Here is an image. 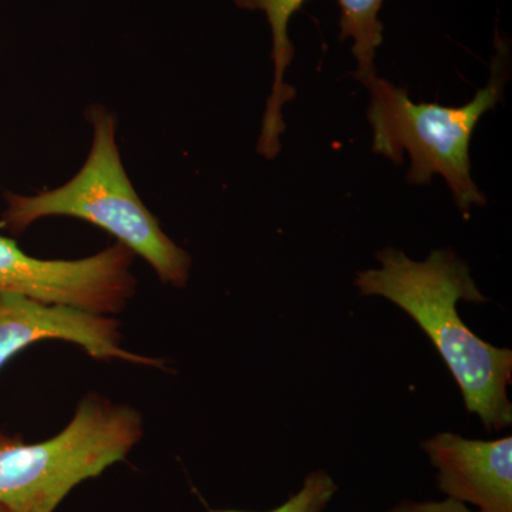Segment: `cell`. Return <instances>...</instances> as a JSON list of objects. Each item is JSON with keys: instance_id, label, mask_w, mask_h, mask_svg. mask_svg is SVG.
Here are the masks:
<instances>
[{"instance_id": "cell-1", "label": "cell", "mask_w": 512, "mask_h": 512, "mask_svg": "<svg viewBox=\"0 0 512 512\" xmlns=\"http://www.w3.org/2000/svg\"><path fill=\"white\" fill-rule=\"evenodd\" d=\"M376 258L380 268L356 275L360 295L382 296L414 320L456 379L467 412L477 414L485 429L510 427L512 352L478 338L458 313V302H487L467 262L450 248L436 249L424 261L396 248L382 249Z\"/></svg>"}, {"instance_id": "cell-2", "label": "cell", "mask_w": 512, "mask_h": 512, "mask_svg": "<svg viewBox=\"0 0 512 512\" xmlns=\"http://www.w3.org/2000/svg\"><path fill=\"white\" fill-rule=\"evenodd\" d=\"M93 127L89 157L72 180L55 190L20 195L5 192L8 208L0 227L22 234L46 217H73L106 229L153 266L164 284L184 286L191 256L178 247L138 197L124 170L116 141V121L100 104L86 111Z\"/></svg>"}, {"instance_id": "cell-3", "label": "cell", "mask_w": 512, "mask_h": 512, "mask_svg": "<svg viewBox=\"0 0 512 512\" xmlns=\"http://www.w3.org/2000/svg\"><path fill=\"white\" fill-rule=\"evenodd\" d=\"M508 73L510 49L497 37L490 80L466 106L414 103L406 89L389 80L379 76L369 80L365 86L370 93L367 117L373 153L400 164L407 151L412 160L407 183L430 184L439 174L464 215L473 207H483L487 198L471 175L470 143L481 117L503 100Z\"/></svg>"}, {"instance_id": "cell-4", "label": "cell", "mask_w": 512, "mask_h": 512, "mask_svg": "<svg viewBox=\"0 0 512 512\" xmlns=\"http://www.w3.org/2000/svg\"><path fill=\"white\" fill-rule=\"evenodd\" d=\"M141 436L143 421L136 410L92 394L53 439L36 444L0 440V507L55 511L77 484L124 460Z\"/></svg>"}, {"instance_id": "cell-5", "label": "cell", "mask_w": 512, "mask_h": 512, "mask_svg": "<svg viewBox=\"0 0 512 512\" xmlns=\"http://www.w3.org/2000/svg\"><path fill=\"white\" fill-rule=\"evenodd\" d=\"M134 255L119 242L90 258L46 261L26 255L13 239L0 237V293L97 315L119 312L136 291Z\"/></svg>"}, {"instance_id": "cell-6", "label": "cell", "mask_w": 512, "mask_h": 512, "mask_svg": "<svg viewBox=\"0 0 512 512\" xmlns=\"http://www.w3.org/2000/svg\"><path fill=\"white\" fill-rule=\"evenodd\" d=\"M47 339L76 343L96 359H121L138 365L161 363L121 348L119 323L114 319L0 293V367L20 350Z\"/></svg>"}, {"instance_id": "cell-7", "label": "cell", "mask_w": 512, "mask_h": 512, "mask_svg": "<svg viewBox=\"0 0 512 512\" xmlns=\"http://www.w3.org/2000/svg\"><path fill=\"white\" fill-rule=\"evenodd\" d=\"M447 498L477 512H512V437L468 440L440 433L421 444Z\"/></svg>"}, {"instance_id": "cell-8", "label": "cell", "mask_w": 512, "mask_h": 512, "mask_svg": "<svg viewBox=\"0 0 512 512\" xmlns=\"http://www.w3.org/2000/svg\"><path fill=\"white\" fill-rule=\"evenodd\" d=\"M239 9L261 10L272 30V60H274V84L266 103L264 121L258 150L268 160H274L281 151V136L285 131L282 107L295 97V89L284 83V76L291 67L295 49L289 39L288 28L292 16L302 9L308 0H234Z\"/></svg>"}, {"instance_id": "cell-9", "label": "cell", "mask_w": 512, "mask_h": 512, "mask_svg": "<svg viewBox=\"0 0 512 512\" xmlns=\"http://www.w3.org/2000/svg\"><path fill=\"white\" fill-rule=\"evenodd\" d=\"M340 8V40L353 39V55L357 60L355 77L363 84L377 76L375 57L383 43V23L379 12L384 0H338Z\"/></svg>"}, {"instance_id": "cell-10", "label": "cell", "mask_w": 512, "mask_h": 512, "mask_svg": "<svg viewBox=\"0 0 512 512\" xmlns=\"http://www.w3.org/2000/svg\"><path fill=\"white\" fill-rule=\"evenodd\" d=\"M338 493V485L326 471L316 470L306 476L301 490L288 498L281 507L266 512H322ZM245 512V511H211Z\"/></svg>"}, {"instance_id": "cell-11", "label": "cell", "mask_w": 512, "mask_h": 512, "mask_svg": "<svg viewBox=\"0 0 512 512\" xmlns=\"http://www.w3.org/2000/svg\"><path fill=\"white\" fill-rule=\"evenodd\" d=\"M387 512H477L470 510L466 504L447 498L444 501H409L394 505Z\"/></svg>"}, {"instance_id": "cell-12", "label": "cell", "mask_w": 512, "mask_h": 512, "mask_svg": "<svg viewBox=\"0 0 512 512\" xmlns=\"http://www.w3.org/2000/svg\"><path fill=\"white\" fill-rule=\"evenodd\" d=\"M0 512H9V511H6L5 508L0 507Z\"/></svg>"}]
</instances>
